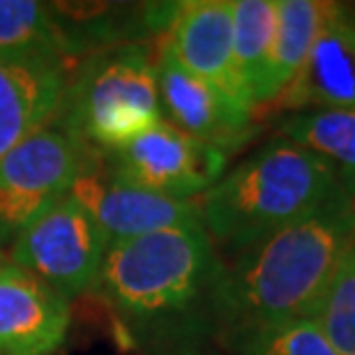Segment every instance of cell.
<instances>
[{
    "label": "cell",
    "mask_w": 355,
    "mask_h": 355,
    "mask_svg": "<svg viewBox=\"0 0 355 355\" xmlns=\"http://www.w3.org/2000/svg\"><path fill=\"white\" fill-rule=\"evenodd\" d=\"M224 261L203 224L109 243L95 288L130 342L150 353L217 332Z\"/></svg>",
    "instance_id": "6da1fadb"
},
{
    "label": "cell",
    "mask_w": 355,
    "mask_h": 355,
    "mask_svg": "<svg viewBox=\"0 0 355 355\" xmlns=\"http://www.w3.org/2000/svg\"><path fill=\"white\" fill-rule=\"evenodd\" d=\"M355 243V201L339 187L323 205L247 247L229 263L217 300V332L309 318Z\"/></svg>",
    "instance_id": "7a4b0ae2"
},
{
    "label": "cell",
    "mask_w": 355,
    "mask_h": 355,
    "mask_svg": "<svg viewBox=\"0 0 355 355\" xmlns=\"http://www.w3.org/2000/svg\"><path fill=\"white\" fill-rule=\"evenodd\" d=\"M339 187L323 159L277 137L219 178L198 205L212 245L231 259L309 215Z\"/></svg>",
    "instance_id": "3957f363"
},
{
    "label": "cell",
    "mask_w": 355,
    "mask_h": 355,
    "mask_svg": "<svg viewBox=\"0 0 355 355\" xmlns=\"http://www.w3.org/2000/svg\"><path fill=\"white\" fill-rule=\"evenodd\" d=\"M162 116L155 53L148 44L106 46L67 79L53 123L95 150H116L144 137Z\"/></svg>",
    "instance_id": "277c9868"
},
{
    "label": "cell",
    "mask_w": 355,
    "mask_h": 355,
    "mask_svg": "<svg viewBox=\"0 0 355 355\" xmlns=\"http://www.w3.org/2000/svg\"><path fill=\"white\" fill-rule=\"evenodd\" d=\"M90 148L55 123L0 159V247L14 245L40 215L69 196Z\"/></svg>",
    "instance_id": "5b68a950"
},
{
    "label": "cell",
    "mask_w": 355,
    "mask_h": 355,
    "mask_svg": "<svg viewBox=\"0 0 355 355\" xmlns=\"http://www.w3.org/2000/svg\"><path fill=\"white\" fill-rule=\"evenodd\" d=\"M106 247L104 231L69 194L14 240L10 261L72 300L95 288Z\"/></svg>",
    "instance_id": "8992f818"
},
{
    "label": "cell",
    "mask_w": 355,
    "mask_h": 355,
    "mask_svg": "<svg viewBox=\"0 0 355 355\" xmlns=\"http://www.w3.org/2000/svg\"><path fill=\"white\" fill-rule=\"evenodd\" d=\"M120 180L173 198H196L226 173L229 155L162 120L116 150H99Z\"/></svg>",
    "instance_id": "52a82bcc"
},
{
    "label": "cell",
    "mask_w": 355,
    "mask_h": 355,
    "mask_svg": "<svg viewBox=\"0 0 355 355\" xmlns=\"http://www.w3.org/2000/svg\"><path fill=\"white\" fill-rule=\"evenodd\" d=\"M99 224L109 243L132 240L178 226L203 224L196 198H173L120 180L102 153L90 148L88 159L69 191Z\"/></svg>",
    "instance_id": "ba28073f"
},
{
    "label": "cell",
    "mask_w": 355,
    "mask_h": 355,
    "mask_svg": "<svg viewBox=\"0 0 355 355\" xmlns=\"http://www.w3.org/2000/svg\"><path fill=\"white\" fill-rule=\"evenodd\" d=\"M155 76L162 116L180 132L224 155L238 153L254 139L257 113L187 72L162 37L155 49Z\"/></svg>",
    "instance_id": "9c48e42d"
},
{
    "label": "cell",
    "mask_w": 355,
    "mask_h": 355,
    "mask_svg": "<svg viewBox=\"0 0 355 355\" xmlns=\"http://www.w3.org/2000/svg\"><path fill=\"white\" fill-rule=\"evenodd\" d=\"M277 111H355V7L330 3L309 58L295 81L277 97Z\"/></svg>",
    "instance_id": "30bf717a"
},
{
    "label": "cell",
    "mask_w": 355,
    "mask_h": 355,
    "mask_svg": "<svg viewBox=\"0 0 355 355\" xmlns=\"http://www.w3.org/2000/svg\"><path fill=\"white\" fill-rule=\"evenodd\" d=\"M162 40L166 42L175 60L187 72L252 109L250 99L240 86L236 58H233L231 0L175 3L171 24L162 35Z\"/></svg>",
    "instance_id": "8fae6325"
},
{
    "label": "cell",
    "mask_w": 355,
    "mask_h": 355,
    "mask_svg": "<svg viewBox=\"0 0 355 355\" xmlns=\"http://www.w3.org/2000/svg\"><path fill=\"white\" fill-rule=\"evenodd\" d=\"M69 318L65 295L12 261L0 263V355H53Z\"/></svg>",
    "instance_id": "7c38bea8"
},
{
    "label": "cell",
    "mask_w": 355,
    "mask_h": 355,
    "mask_svg": "<svg viewBox=\"0 0 355 355\" xmlns=\"http://www.w3.org/2000/svg\"><path fill=\"white\" fill-rule=\"evenodd\" d=\"M67 67L0 58V159L60 109Z\"/></svg>",
    "instance_id": "4fadbf2b"
},
{
    "label": "cell",
    "mask_w": 355,
    "mask_h": 355,
    "mask_svg": "<svg viewBox=\"0 0 355 355\" xmlns=\"http://www.w3.org/2000/svg\"><path fill=\"white\" fill-rule=\"evenodd\" d=\"M279 139L316 155L335 171L339 184L355 196V111H293L277 123Z\"/></svg>",
    "instance_id": "5bb4252c"
},
{
    "label": "cell",
    "mask_w": 355,
    "mask_h": 355,
    "mask_svg": "<svg viewBox=\"0 0 355 355\" xmlns=\"http://www.w3.org/2000/svg\"><path fill=\"white\" fill-rule=\"evenodd\" d=\"M0 58L67 67L74 53L53 5L0 0Z\"/></svg>",
    "instance_id": "9a60e30c"
},
{
    "label": "cell",
    "mask_w": 355,
    "mask_h": 355,
    "mask_svg": "<svg viewBox=\"0 0 355 355\" xmlns=\"http://www.w3.org/2000/svg\"><path fill=\"white\" fill-rule=\"evenodd\" d=\"M236 72L254 113L266 104V81L277 35V0H231Z\"/></svg>",
    "instance_id": "2e32d148"
},
{
    "label": "cell",
    "mask_w": 355,
    "mask_h": 355,
    "mask_svg": "<svg viewBox=\"0 0 355 355\" xmlns=\"http://www.w3.org/2000/svg\"><path fill=\"white\" fill-rule=\"evenodd\" d=\"M328 0H277V35L266 81V106H272L300 74L321 31Z\"/></svg>",
    "instance_id": "e0dca14e"
},
{
    "label": "cell",
    "mask_w": 355,
    "mask_h": 355,
    "mask_svg": "<svg viewBox=\"0 0 355 355\" xmlns=\"http://www.w3.org/2000/svg\"><path fill=\"white\" fill-rule=\"evenodd\" d=\"M337 355H355V243L311 316Z\"/></svg>",
    "instance_id": "ac0fdd59"
},
{
    "label": "cell",
    "mask_w": 355,
    "mask_h": 355,
    "mask_svg": "<svg viewBox=\"0 0 355 355\" xmlns=\"http://www.w3.org/2000/svg\"><path fill=\"white\" fill-rule=\"evenodd\" d=\"M229 344L236 355H337L309 318L261 325L229 339Z\"/></svg>",
    "instance_id": "d6986e66"
},
{
    "label": "cell",
    "mask_w": 355,
    "mask_h": 355,
    "mask_svg": "<svg viewBox=\"0 0 355 355\" xmlns=\"http://www.w3.org/2000/svg\"><path fill=\"white\" fill-rule=\"evenodd\" d=\"M150 355H215V353L205 349L203 344H182V346H171V349L155 351Z\"/></svg>",
    "instance_id": "ffe728a7"
},
{
    "label": "cell",
    "mask_w": 355,
    "mask_h": 355,
    "mask_svg": "<svg viewBox=\"0 0 355 355\" xmlns=\"http://www.w3.org/2000/svg\"><path fill=\"white\" fill-rule=\"evenodd\" d=\"M0 263H3V259H0Z\"/></svg>",
    "instance_id": "44dd1931"
},
{
    "label": "cell",
    "mask_w": 355,
    "mask_h": 355,
    "mask_svg": "<svg viewBox=\"0 0 355 355\" xmlns=\"http://www.w3.org/2000/svg\"><path fill=\"white\" fill-rule=\"evenodd\" d=\"M353 201H355V196H353Z\"/></svg>",
    "instance_id": "7402d4cb"
}]
</instances>
